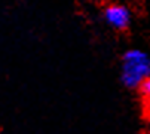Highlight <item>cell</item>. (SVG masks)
<instances>
[{
  "label": "cell",
  "mask_w": 150,
  "mask_h": 134,
  "mask_svg": "<svg viewBox=\"0 0 150 134\" xmlns=\"http://www.w3.org/2000/svg\"><path fill=\"white\" fill-rule=\"evenodd\" d=\"M150 76V55L138 48H131L120 58V82L129 89H138Z\"/></svg>",
  "instance_id": "1"
},
{
  "label": "cell",
  "mask_w": 150,
  "mask_h": 134,
  "mask_svg": "<svg viewBox=\"0 0 150 134\" xmlns=\"http://www.w3.org/2000/svg\"><path fill=\"white\" fill-rule=\"evenodd\" d=\"M103 19L110 29L122 31L131 26L132 15H131V11L125 5L112 3L103 9Z\"/></svg>",
  "instance_id": "2"
},
{
  "label": "cell",
  "mask_w": 150,
  "mask_h": 134,
  "mask_svg": "<svg viewBox=\"0 0 150 134\" xmlns=\"http://www.w3.org/2000/svg\"><path fill=\"white\" fill-rule=\"evenodd\" d=\"M138 91H140L141 97L144 98V101L150 103V76L141 82V85L138 86Z\"/></svg>",
  "instance_id": "3"
}]
</instances>
